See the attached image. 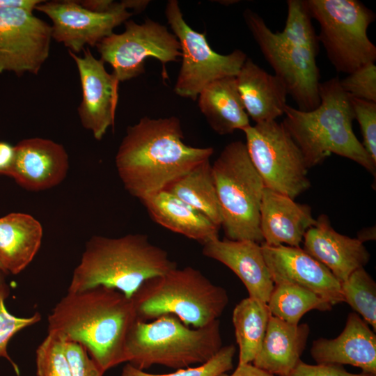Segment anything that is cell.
I'll list each match as a JSON object with an SVG mask.
<instances>
[{"label": "cell", "mask_w": 376, "mask_h": 376, "mask_svg": "<svg viewBox=\"0 0 376 376\" xmlns=\"http://www.w3.org/2000/svg\"><path fill=\"white\" fill-rule=\"evenodd\" d=\"M0 269L3 270L2 268H1V265H0ZM3 272H4V271H3Z\"/></svg>", "instance_id": "cell-46"}, {"label": "cell", "mask_w": 376, "mask_h": 376, "mask_svg": "<svg viewBox=\"0 0 376 376\" xmlns=\"http://www.w3.org/2000/svg\"><path fill=\"white\" fill-rule=\"evenodd\" d=\"M85 8L96 13H108L118 9L122 3L111 0H84L78 1Z\"/></svg>", "instance_id": "cell-40"}, {"label": "cell", "mask_w": 376, "mask_h": 376, "mask_svg": "<svg viewBox=\"0 0 376 376\" xmlns=\"http://www.w3.org/2000/svg\"><path fill=\"white\" fill-rule=\"evenodd\" d=\"M356 119L363 136V146L376 163V102L350 97Z\"/></svg>", "instance_id": "cell-36"}, {"label": "cell", "mask_w": 376, "mask_h": 376, "mask_svg": "<svg viewBox=\"0 0 376 376\" xmlns=\"http://www.w3.org/2000/svg\"><path fill=\"white\" fill-rule=\"evenodd\" d=\"M15 155V146L6 141H0V175L8 176Z\"/></svg>", "instance_id": "cell-39"}, {"label": "cell", "mask_w": 376, "mask_h": 376, "mask_svg": "<svg viewBox=\"0 0 376 376\" xmlns=\"http://www.w3.org/2000/svg\"><path fill=\"white\" fill-rule=\"evenodd\" d=\"M64 345L61 337L47 334L36 351L37 376H71Z\"/></svg>", "instance_id": "cell-33"}, {"label": "cell", "mask_w": 376, "mask_h": 376, "mask_svg": "<svg viewBox=\"0 0 376 376\" xmlns=\"http://www.w3.org/2000/svg\"><path fill=\"white\" fill-rule=\"evenodd\" d=\"M221 224L231 240L262 244L260 211L265 185L249 156L245 143L226 145L212 164Z\"/></svg>", "instance_id": "cell-7"}, {"label": "cell", "mask_w": 376, "mask_h": 376, "mask_svg": "<svg viewBox=\"0 0 376 376\" xmlns=\"http://www.w3.org/2000/svg\"><path fill=\"white\" fill-rule=\"evenodd\" d=\"M131 299L139 321L172 314L194 328L218 320L229 301L224 288L189 266L146 280Z\"/></svg>", "instance_id": "cell-5"}, {"label": "cell", "mask_w": 376, "mask_h": 376, "mask_svg": "<svg viewBox=\"0 0 376 376\" xmlns=\"http://www.w3.org/2000/svg\"><path fill=\"white\" fill-rule=\"evenodd\" d=\"M304 250L328 268L340 282L355 270L364 267L370 253L357 238L336 231L329 217L321 214L316 223L306 232Z\"/></svg>", "instance_id": "cell-18"}, {"label": "cell", "mask_w": 376, "mask_h": 376, "mask_svg": "<svg viewBox=\"0 0 376 376\" xmlns=\"http://www.w3.org/2000/svg\"><path fill=\"white\" fill-rule=\"evenodd\" d=\"M218 376H276L252 364V363L238 364L235 371L228 375L224 373Z\"/></svg>", "instance_id": "cell-41"}, {"label": "cell", "mask_w": 376, "mask_h": 376, "mask_svg": "<svg viewBox=\"0 0 376 376\" xmlns=\"http://www.w3.org/2000/svg\"><path fill=\"white\" fill-rule=\"evenodd\" d=\"M202 253L230 269L246 287L249 297L267 303L274 283L260 244L217 238L203 244Z\"/></svg>", "instance_id": "cell-19"}, {"label": "cell", "mask_w": 376, "mask_h": 376, "mask_svg": "<svg viewBox=\"0 0 376 376\" xmlns=\"http://www.w3.org/2000/svg\"><path fill=\"white\" fill-rule=\"evenodd\" d=\"M64 347L71 376H103L104 373L82 345L65 340Z\"/></svg>", "instance_id": "cell-37"}, {"label": "cell", "mask_w": 376, "mask_h": 376, "mask_svg": "<svg viewBox=\"0 0 376 376\" xmlns=\"http://www.w3.org/2000/svg\"><path fill=\"white\" fill-rule=\"evenodd\" d=\"M345 302L376 330V283L364 267L353 272L340 283Z\"/></svg>", "instance_id": "cell-31"}, {"label": "cell", "mask_w": 376, "mask_h": 376, "mask_svg": "<svg viewBox=\"0 0 376 376\" xmlns=\"http://www.w3.org/2000/svg\"><path fill=\"white\" fill-rule=\"evenodd\" d=\"M272 314L267 303L251 297L241 300L233 312L238 364L252 363L261 347Z\"/></svg>", "instance_id": "cell-28"}, {"label": "cell", "mask_w": 376, "mask_h": 376, "mask_svg": "<svg viewBox=\"0 0 376 376\" xmlns=\"http://www.w3.org/2000/svg\"><path fill=\"white\" fill-rule=\"evenodd\" d=\"M267 304L272 315L291 324H298L303 315L311 310L329 311L333 306L313 292L287 283L274 285Z\"/></svg>", "instance_id": "cell-29"}, {"label": "cell", "mask_w": 376, "mask_h": 376, "mask_svg": "<svg viewBox=\"0 0 376 376\" xmlns=\"http://www.w3.org/2000/svg\"><path fill=\"white\" fill-rule=\"evenodd\" d=\"M320 102L311 111L286 105L282 124L301 150L308 169L322 164L331 154L359 164L375 177L376 163L355 136L350 97L338 77L320 82Z\"/></svg>", "instance_id": "cell-3"}, {"label": "cell", "mask_w": 376, "mask_h": 376, "mask_svg": "<svg viewBox=\"0 0 376 376\" xmlns=\"http://www.w3.org/2000/svg\"><path fill=\"white\" fill-rule=\"evenodd\" d=\"M175 267L167 251L152 244L146 235H95L86 244L68 292L103 285L131 298L146 280Z\"/></svg>", "instance_id": "cell-4"}, {"label": "cell", "mask_w": 376, "mask_h": 376, "mask_svg": "<svg viewBox=\"0 0 376 376\" xmlns=\"http://www.w3.org/2000/svg\"><path fill=\"white\" fill-rule=\"evenodd\" d=\"M122 2L127 10L132 9L136 13L143 11L150 3L148 0H123Z\"/></svg>", "instance_id": "cell-43"}, {"label": "cell", "mask_w": 376, "mask_h": 376, "mask_svg": "<svg viewBox=\"0 0 376 376\" xmlns=\"http://www.w3.org/2000/svg\"><path fill=\"white\" fill-rule=\"evenodd\" d=\"M274 285L287 283L309 290L333 306L344 301L340 282L331 271L300 247L260 244Z\"/></svg>", "instance_id": "cell-16"}, {"label": "cell", "mask_w": 376, "mask_h": 376, "mask_svg": "<svg viewBox=\"0 0 376 376\" xmlns=\"http://www.w3.org/2000/svg\"><path fill=\"white\" fill-rule=\"evenodd\" d=\"M309 332L308 324H291L271 315L252 364L276 376H288L301 361Z\"/></svg>", "instance_id": "cell-23"}, {"label": "cell", "mask_w": 376, "mask_h": 376, "mask_svg": "<svg viewBox=\"0 0 376 376\" xmlns=\"http://www.w3.org/2000/svg\"><path fill=\"white\" fill-rule=\"evenodd\" d=\"M315 223L308 205L265 187L260 211L264 243L300 247L306 232Z\"/></svg>", "instance_id": "cell-21"}, {"label": "cell", "mask_w": 376, "mask_h": 376, "mask_svg": "<svg viewBox=\"0 0 376 376\" xmlns=\"http://www.w3.org/2000/svg\"><path fill=\"white\" fill-rule=\"evenodd\" d=\"M276 34L285 42L318 56L320 42L306 0H288L285 26Z\"/></svg>", "instance_id": "cell-30"}, {"label": "cell", "mask_w": 376, "mask_h": 376, "mask_svg": "<svg viewBox=\"0 0 376 376\" xmlns=\"http://www.w3.org/2000/svg\"><path fill=\"white\" fill-rule=\"evenodd\" d=\"M244 22L265 60L285 85L290 95L302 111H311L320 102V74L311 52L280 38L256 12L246 9Z\"/></svg>", "instance_id": "cell-12"}, {"label": "cell", "mask_w": 376, "mask_h": 376, "mask_svg": "<svg viewBox=\"0 0 376 376\" xmlns=\"http://www.w3.org/2000/svg\"><path fill=\"white\" fill-rule=\"evenodd\" d=\"M96 47L100 59L112 67V74L119 82L144 73L145 61L149 57L162 63L164 76L166 77V64L181 57L180 45L176 36L166 26L151 19H146L141 24L127 20L123 33H113Z\"/></svg>", "instance_id": "cell-11"}, {"label": "cell", "mask_w": 376, "mask_h": 376, "mask_svg": "<svg viewBox=\"0 0 376 376\" xmlns=\"http://www.w3.org/2000/svg\"><path fill=\"white\" fill-rule=\"evenodd\" d=\"M288 376H376V375L363 371L360 373H352L346 370L342 365L331 363L311 365L301 360Z\"/></svg>", "instance_id": "cell-38"}, {"label": "cell", "mask_w": 376, "mask_h": 376, "mask_svg": "<svg viewBox=\"0 0 376 376\" xmlns=\"http://www.w3.org/2000/svg\"><path fill=\"white\" fill-rule=\"evenodd\" d=\"M235 80L245 111L256 123L276 120L283 115L288 91L279 77L247 58Z\"/></svg>", "instance_id": "cell-22"}, {"label": "cell", "mask_w": 376, "mask_h": 376, "mask_svg": "<svg viewBox=\"0 0 376 376\" xmlns=\"http://www.w3.org/2000/svg\"><path fill=\"white\" fill-rule=\"evenodd\" d=\"M122 6L108 13H96L80 5L78 1H44L36 10L52 21V38L74 54L85 46L96 47L113 29L133 15Z\"/></svg>", "instance_id": "cell-14"}, {"label": "cell", "mask_w": 376, "mask_h": 376, "mask_svg": "<svg viewBox=\"0 0 376 376\" xmlns=\"http://www.w3.org/2000/svg\"><path fill=\"white\" fill-rule=\"evenodd\" d=\"M362 243L367 240H373L375 239V229L374 228H366L362 230L358 234V237H357Z\"/></svg>", "instance_id": "cell-44"}, {"label": "cell", "mask_w": 376, "mask_h": 376, "mask_svg": "<svg viewBox=\"0 0 376 376\" xmlns=\"http://www.w3.org/2000/svg\"><path fill=\"white\" fill-rule=\"evenodd\" d=\"M8 296L0 295V358L6 359L13 366L17 375L19 370L10 357L7 347L11 338L22 329L38 323L41 315L36 312L30 317H17L11 314L6 308L5 300Z\"/></svg>", "instance_id": "cell-34"}, {"label": "cell", "mask_w": 376, "mask_h": 376, "mask_svg": "<svg viewBox=\"0 0 376 376\" xmlns=\"http://www.w3.org/2000/svg\"><path fill=\"white\" fill-rule=\"evenodd\" d=\"M343 91L351 97L376 102V65L369 63L340 79Z\"/></svg>", "instance_id": "cell-35"}, {"label": "cell", "mask_w": 376, "mask_h": 376, "mask_svg": "<svg viewBox=\"0 0 376 376\" xmlns=\"http://www.w3.org/2000/svg\"><path fill=\"white\" fill-rule=\"evenodd\" d=\"M165 16L180 45L182 63L174 92L184 98L196 100L210 82L226 77H235L248 58L240 49L220 54L209 45L205 33L191 29L185 22L179 3L169 0Z\"/></svg>", "instance_id": "cell-10"}, {"label": "cell", "mask_w": 376, "mask_h": 376, "mask_svg": "<svg viewBox=\"0 0 376 376\" xmlns=\"http://www.w3.org/2000/svg\"><path fill=\"white\" fill-rule=\"evenodd\" d=\"M312 19L320 25L318 36L331 64L350 74L376 61V46L368 36L375 14L358 0H306Z\"/></svg>", "instance_id": "cell-8"}, {"label": "cell", "mask_w": 376, "mask_h": 376, "mask_svg": "<svg viewBox=\"0 0 376 376\" xmlns=\"http://www.w3.org/2000/svg\"><path fill=\"white\" fill-rule=\"evenodd\" d=\"M235 352L234 345L223 346L213 357L199 366L178 369L169 374L148 373L127 363L123 367L120 376H218L233 368Z\"/></svg>", "instance_id": "cell-32"}, {"label": "cell", "mask_w": 376, "mask_h": 376, "mask_svg": "<svg viewBox=\"0 0 376 376\" xmlns=\"http://www.w3.org/2000/svg\"><path fill=\"white\" fill-rule=\"evenodd\" d=\"M198 105L210 127L220 135L243 130L250 125L240 97L235 77H226L208 84L200 92Z\"/></svg>", "instance_id": "cell-26"}, {"label": "cell", "mask_w": 376, "mask_h": 376, "mask_svg": "<svg viewBox=\"0 0 376 376\" xmlns=\"http://www.w3.org/2000/svg\"><path fill=\"white\" fill-rule=\"evenodd\" d=\"M15 152L8 177L27 190L52 188L67 175L68 153L61 144L52 140L40 137L25 139L15 146Z\"/></svg>", "instance_id": "cell-17"}, {"label": "cell", "mask_w": 376, "mask_h": 376, "mask_svg": "<svg viewBox=\"0 0 376 376\" xmlns=\"http://www.w3.org/2000/svg\"><path fill=\"white\" fill-rule=\"evenodd\" d=\"M310 352L317 363L348 364L376 375V335L356 312L349 313L338 336L315 340Z\"/></svg>", "instance_id": "cell-20"}, {"label": "cell", "mask_w": 376, "mask_h": 376, "mask_svg": "<svg viewBox=\"0 0 376 376\" xmlns=\"http://www.w3.org/2000/svg\"><path fill=\"white\" fill-rule=\"evenodd\" d=\"M6 273L0 269V295H9L10 288L6 280Z\"/></svg>", "instance_id": "cell-45"}, {"label": "cell", "mask_w": 376, "mask_h": 376, "mask_svg": "<svg viewBox=\"0 0 376 376\" xmlns=\"http://www.w3.org/2000/svg\"><path fill=\"white\" fill-rule=\"evenodd\" d=\"M41 224L31 214L12 212L0 217V265L18 274L33 260L41 246Z\"/></svg>", "instance_id": "cell-25"}, {"label": "cell", "mask_w": 376, "mask_h": 376, "mask_svg": "<svg viewBox=\"0 0 376 376\" xmlns=\"http://www.w3.org/2000/svg\"><path fill=\"white\" fill-rule=\"evenodd\" d=\"M137 320L131 298L99 285L68 292L48 315L47 330L82 345L104 373L127 361V338Z\"/></svg>", "instance_id": "cell-2"}, {"label": "cell", "mask_w": 376, "mask_h": 376, "mask_svg": "<svg viewBox=\"0 0 376 376\" xmlns=\"http://www.w3.org/2000/svg\"><path fill=\"white\" fill-rule=\"evenodd\" d=\"M52 27L33 12L0 8V74L38 75L49 55Z\"/></svg>", "instance_id": "cell-13"}, {"label": "cell", "mask_w": 376, "mask_h": 376, "mask_svg": "<svg viewBox=\"0 0 376 376\" xmlns=\"http://www.w3.org/2000/svg\"><path fill=\"white\" fill-rule=\"evenodd\" d=\"M42 0H0V8H22L33 12Z\"/></svg>", "instance_id": "cell-42"}, {"label": "cell", "mask_w": 376, "mask_h": 376, "mask_svg": "<svg viewBox=\"0 0 376 376\" xmlns=\"http://www.w3.org/2000/svg\"><path fill=\"white\" fill-rule=\"evenodd\" d=\"M175 116L143 117L127 128L115 157L125 189L141 201L166 190L198 164L209 160L212 147L187 145Z\"/></svg>", "instance_id": "cell-1"}, {"label": "cell", "mask_w": 376, "mask_h": 376, "mask_svg": "<svg viewBox=\"0 0 376 376\" xmlns=\"http://www.w3.org/2000/svg\"><path fill=\"white\" fill-rule=\"evenodd\" d=\"M242 131L250 159L265 187L294 200L310 187L302 152L282 123H255Z\"/></svg>", "instance_id": "cell-9"}, {"label": "cell", "mask_w": 376, "mask_h": 376, "mask_svg": "<svg viewBox=\"0 0 376 376\" xmlns=\"http://www.w3.org/2000/svg\"><path fill=\"white\" fill-rule=\"evenodd\" d=\"M166 190L221 227V208L210 159L196 166Z\"/></svg>", "instance_id": "cell-27"}, {"label": "cell", "mask_w": 376, "mask_h": 376, "mask_svg": "<svg viewBox=\"0 0 376 376\" xmlns=\"http://www.w3.org/2000/svg\"><path fill=\"white\" fill-rule=\"evenodd\" d=\"M222 347L219 320L191 329L166 314L150 322L134 323L126 342L127 362L141 370L156 364L181 369L207 362Z\"/></svg>", "instance_id": "cell-6"}, {"label": "cell", "mask_w": 376, "mask_h": 376, "mask_svg": "<svg viewBox=\"0 0 376 376\" xmlns=\"http://www.w3.org/2000/svg\"><path fill=\"white\" fill-rule=\"evenodd\" d=\"M158 224L202 244L219 238V226L167 190L141 201Z\"/></svg>", "instance_id": "cell-24"}, {"label": "cell", "mask_w": 376, "mask_h": 376, "mask_svg": "<svg viewBox=\"0 0 376 376\" xmlns=\"http://www.w3.org/2000/svg\"><path fill=\"white\" fill-rule=\"evenodd\" d=\"M68 52L77 65L81 86L80 122L96 140H101L114 125L119 81L107 71L104 63L96 58L89 48H84L83 56Z\"/></svg>", "instance_id": "cell-15"}]
</instances>
